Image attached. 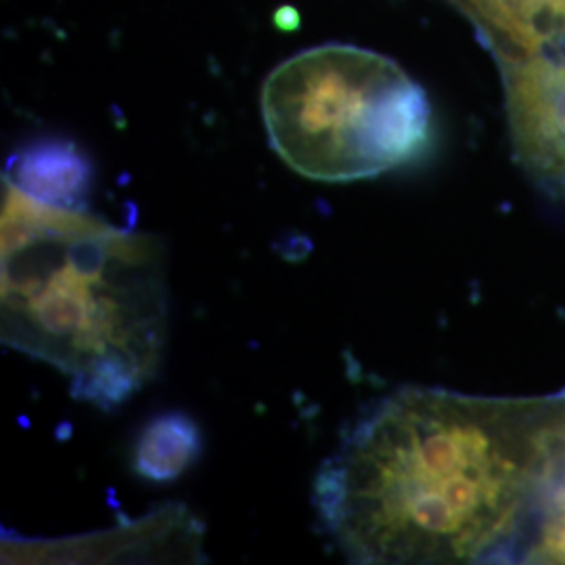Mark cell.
<instances>
[{"instance_id":"obj_1","label":"cell","mask_w":565,"mask_h":565,"mask_svg":"<svg viewBox=\"0 0 565 565\" xmlns=\"http://www.w3.org/2000/svg\"><path fill=\"white\" fill-rule=\"evenodd\" d=\"M562 415L564 392L398 390L319 469L324 532L354 564L520 562Z\"/></svg>"},{"instance_id":"obj_2","label":"cell","mask_w":565,"mask_h":565,"mask_svg":"<svg viewBox=\"0 0 565 565\" xmlns=\"http://www.w3.org/2000/svg\"><path fill=\"white\" fill-rule=\"evenodd\" d=\"M0 321L4 345L67 375L78 401L116 408L153 380L168 342L162 242L4 181Z\"/></svg>"},{"instance_id":"obj_3","label":"cell","mask_w":565,"mask_h":565,"mask_svg":"<svg viewBox=\"0 0 565 565\" xmlns=\"http://www.w3.org/2000/svg\"><path fill=\"white\" fill-rule=\"evenodd\" d=\"M263 116L282 162L312 181L369 179L411 162L429 141L424 88L380 55L327 46L266 81Z\"/></svg>"},{"instance_id":"obj_4","label":"cell","mask_w":565,"mask_h":565,"mask_svg":"<svg viewBox=\"0 0 565 565\" xmlns=\"http://www.w3.org/2000/svg\"><path fill=\"white\" fill-rule=\"evenodd\" d=\"M503 74L515 158L548 195L565 198V57L513 55Z\"/></svg>"},{"instance_id":"obj_5","label":"cell","mask_w":565,"mask_h":565,"mask_svg":"<svg viewBox=\"0 0 565 565\" xmlns=\"http://www.w3.org/2000/svg\"><path fill=\"white\" fill-rule=\"evenodd\" d=\"M4 181L36 202L84 210L93 186V163L72 141L39 139L9 158Z\"/></svg>"},{"instance_id":"obj_6","label":"cell","mask_w":565,"mask_h":565,"mask_svg":"<svg viewBox=\"0 0 565 565\" xmlns=\"http://www.w3.org/2000/svg\"><path fill=\"white\" fill-rule=\"evenodd\" d=\"M202 452L198 424L184 413H166L142 429L135 448V469L151 482H170Z\"/></svg>"},{"instance_id":"obj_7","label":"cell","mask_w":565,"mask_h":565,"mask_svg":"<svg viewBox=\"0 0 565 565\" xmlns=\"http://www.w3.org/2000/svg\"><path fill=\"white\" fill-rule=\"evenodd\" d=\"M480 20L525 53H541L564 34L548 0H465Z\"/></svg>"},{"instance_id":"obj_8","label":"cell","mask_w":565,"mask_h":565,"mask_svg":"<svg viewBox=\"0 0 565 565\" xmlns=\"http://www.w3.org/2000/svg\"><path fill=\"white\" fill-rule=\"evenodd\" d=\"M275 23L282 30H294L298 28V13L291 7H282L281 11L275 15Z\"/></svg>"},{"instance_id":"obj_9","label":"cell","mask_w":565,"mask_h":565,"mask_svg":"<svg viewBox=\"0 0 565 565\" xmlns=\"http://www.w3.org/2000/svg\"><path fill=\"white\" fill-rule=\"evenodd\" d=\"M548 4H551V11H553L555 20L559 21L565 34V0H548Z\"/></svg>"}]
</instances>
